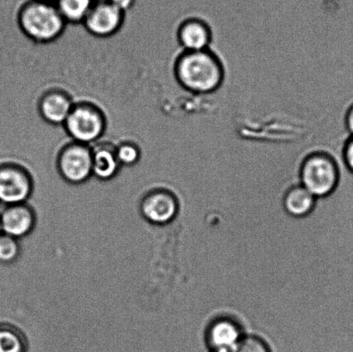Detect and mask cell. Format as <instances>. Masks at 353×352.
Segmentation results:
<instances>
[{
  "label": "cell",
  "mask_w": 353,
  "mask_h": 352,
  "mask_svg": "<svg viewBox=\"0 0 353 352\" xmlns=\"http://www.w3.org/2000/svg\"><path fill=\"white\" fill-rule=\"evenodd\" d=\"M174 72L182 87L197 94L216 92L224 79L221 62L209 50L183 52L176 59Z\"/></svg>",
  "instance_id": "1"
},
{
  "label": "cell",
  "mask_w": 353,
  "mask_h": 352,
  "mask_svg": "<svg viewBox=\"0 0 353 352\" xmlns=\"http://www.w3.org/2000/svg\"><path fill=\"white\" fill-rule=\"evenodd\" d=\"M21 31L38 43H50L64 32L67 23L53 3L27 0L17 15Z\"/></svg>",
  "instance_id": "2"
},
{
  "label": "cell",
  "mask_w": 353,
  "mask_h": 352,
  "mask_svg": "<svg viewBox=\"0 0 353 352\" xmlns=\"http://www.w3.org/2000/svg\"><path fill=\"white\" fill-rule=\"evenodd\" d=\"M299 178V184L317 199L333 194L341 179L337 162L323 152H316L304 158Z\"/></svg>",
  "instance_id": "3"
},
{
  "label": "cell",
  "mask_w": 353,
  "mask_h": 352,
  "mask_svg": "<svg viewBox=\"0 0 353 352\" xmlns=\"http://www.w3.org/2000/svg\"><path fill=\"white\" fill-rule=\"evenodd\" d=\"M63 126L72 141L90 146L103 136L106 120L98 107L82 102L74 105Z\"/></svg>",
  "instance_id": "4"
},
{
  "label": "cell",
  "mask_w": 353,
  "mask_h": 352,
  "mask_svg": "<svg viewBox=\"0 0 353 352\" xmlns=\"http://www.w3.org/2000/svg\"><path fill=\"white\" fill-rule=\"evenodd\" d=\"M62 178L72 184H81L92 175V148L72 141L65 145L57 158Z\"/></svg>",
  "instance_id": "5"
},
{
  "label": "cell",
  "mask_w": 353,
  "mask_h": 352,
  "mask_svg": "<svg viewBox=\"0 0 353 352\" xmlns=\"http://www.w3.org/2000/svg\"><path fill=\"white\" fill-rule=\"evenodd\" d=\"M124 19L125 12L110 0H94L83 24L92 36L105 38L119 32Z\"/></svg>",
  "instance_id": "6"
},
{
  "label": "cell",
  "mask_w": 353,
  "mask_h": 352,
  "mask_svg": "<svg viewBox=\"0 0 353 352\" xmlns=\"http://www.w3.org/2000/svg\"><path fill=\"white\" fill-rule=\"evenodd\" d=\"M32 191V180L21 165L7 162L0 165V200L10 205L23 203Z\"/></svg>",
  "instance_id": "7"
},
{
  "label": "cell",
  "mask_w": 353,
  "mask_h": 352,
  "mask_svg": "<svg viewBox=\"0 0 353 352\" xmlns=\"http://www.w3.org/2000/svg\"><path fill=\"white\" fill-rule=\"evenodd\" d=\"M245 335L243 327L234 317L220 315L213 319L204 333L207 350L233 351Z\"/></svg>",
  "instance_id": "8"
},
{
  "label": "cell",
  "mask_w": 353,
  "mask_h": 352,
  "mask_svg": "<svg viewBox=\"0 0 353 352\" xmlns=\"http://www.w3.org/2000/svg\"><path fill=\"white\" fill-rule=\"evenodd\" d=\"M179 210V200L174 193L157 191L148 194L141 205L143 216L150 222L165 224L174 220Z\"/></svg>",
  "instance_id": "9"
},
{
  "label": "cell",
  "mask_w": 353,
  "mask_h": 352,
  "mask_svg": "<svg viewBox=\"0 0 353 352\" xmlns=\"http://www.w3.org/2000/svg\"><path fill=\"white\" fill-rule=\"evenodd\" d=\"M74 106L68 93L60 90H51L41 96L38 110L45 122L52 125H64Z\"/></svg>",
  "instance_id": "10"
},
{
  "label": "cell",
  "mask_w": 353,
  "mask_h": 352,
  "mask_svg": "<svg viewBox=\"0 0 353 352\" xmlns=\"http://www.w3.org/2000/svg\"><path fill=\"white\" fill-rule=\"evenodd\" d=\"M178 39L185 51L209 50L212 39L210 28L203 20L192 17L180 24Z\"/></svg>",
  "instance_id": "11"
},
{
  "label": "cell",
  "mask_w": 353,
  "mask_h": 352,
  "mask_svg": "<svg viewBox=\"0 0 353 352\" xmlns=\"http://www.w3.org/2000/svg\"><path fill=\"white\" fill-rule=\"evenodd\" d=\"M2 231L14 238L22 237L33 229L34 216L29 207L23 203L10 205L0 217Z\"/></svg>",
  "instance_id": "12"
},
{
  "label": "cell",
  "mask_w": 353,
  "mask_h": 352,
  "mask_svg": "<svg viewBox=\"0 0 353 352\" xmlns=\"http://www.w3.org/2000/svg\"><path fill=\"white\" fill-rule=\"evenodd\" d=\"M92 148V175L101 180L115 177L122 165L117 156L116 147L100 144Z\"/></svg>",
  "instance_id": "13"
},
{
  "label": "cell",
  "mask_w": 353,
  "mask_h": 352,
  "mask_svg": "<svg viewBox=\"0 0 353 352\" xmlns=\"http://www.w3.org/2000/svg\"><path fill=\"white\" fill-rule=\"evenodd\" d=\"M317 198L303 186L296 185L290 187L283 196V208L289 216L303 218L310 216L316 208Z\"/></svg>",
  "instance_id": "14"
},
{
  "label": "cell",
  "mask_w": 353,
  "mask_h": 352,
  "mask_svg": "<svg viewBox=\"0 0 353 352\" xmlns=\"http://www.w3.org/2000/svg\"><path fill=\"white\" fill-rule=\"evenodd\" d=\"M93 2L94 0H57L55 6L67 24H83Z\"/></svg>",
  "instance_id": "15"
},
{
  "label": "cell",
  "mask_w": 353,
  "mask_h": 352,
  "mask_svg": "<svg viewBox=\"0 0 353 352\" xmlns=\"http://www.w3.org/2000/svg\"><path fill=\"white\" fill-rule=\"evenodd\" d=\"M117 156L121 165L131 167L138 163L141 158V150L137 144L126 141L116 147Z\"/></svg>",
  "instance_id": "16"
},
{
  "label": "cell",
  "mask_w": 353,
  "mask_h": 352,
  "mask_svg": "<svg viewBox=\"0 0 353 352\" xmlns=\"http://www.w3.org/2000/svg\"><path fill=\"white\" fill-rule=\"evenodd\" d=\"M26 346L19 333L0 329V352H24Z\"/></svg>",
  "instance_id": "17"
},
{
  "label": "cell",
  "mask_w": 353,
  "mask_h": 352,
  "mask_svg": "<svg viewBox=\"0 0 353 352\" xmlns=\"http://www.w3.org/2000/svg\"><path fill=\"white\" fill-rule=\"evenodd\" d=\"M233 352H272L271 346L261 337L245 335Z\"/></svg>",
  "instance_id": "18"
},
{
  "label": "cell",
  "mask_w": 353,
  "mask_h": 352,
  "mask_svg": "<svg viewBox=\"0 0 353 352\" xmlns=\"http://www.w3.org/2000/svg\"><path fill=\"white\" fill-rule=\"evenodd\" d=\"M19 245L15 238L7 236H0V261L10 263L19 254Z\"/></svg>",
  "instance_id": "19"
},
{
  "label": "cell",
  "mask_w": 353,
  "mask_h": 352,
  "mask_svg": "<svg viewBox=\"0 0 353 352\" xmlns=\"http://www.w3.org/2000/svg\"><path fill=\"white\" fill-rule=\"evenodd\" d=\"M343 160L347 170L353 175V137L348 139L345 144Z\"/></svg>",
  "instance_id": "20"
},
{
  "label": "cell",
  "mask_w": 353,
  "mask_h": 352,
  "mask_svg": "<svg viewBox=\"0 0 353 352\" xmlns=\"http://www.w3.org/2000/svg\"><path fill=\"white\" fill-rule=\"evenodd\" d=\"M110 1L126 13L128 10L136 6L137 0H110Z\"/></svg>",
  "instance_id": "21"
},
{
  "label": "cell",
  "mask_w": 353,
  "mask_h": 352,
  "mask_svg": "<svg viewBox=\"0 0 353 352\" xmlns=\"http://www.w3.org/2000/svg\"><path fill=\"white\" fill-rule=\"evenodd\" d=\"M345 123L349 134H351V137H353V105L347 110Z\"/></svg>",
  "instance_id": "22"
},
{
  "label": "cell",
  "mask_w": 353,
  "mask_h": 352,
  "mask_svg": "<svg viewBox=\"0 0 353 352\" xmlns=\"http://www.w3.org/2000/svg\"><path fill=\"white\" fill-rule=\"evenodd\" d=\"M206 352H233V351H228V350H221V349H214V350H209Z\"/></svg>",
  "instance_id": "23"
},
{
  "label": "cell",
  "mask_w": 353,
  "mask_h": 352,
  "mask_svg": "<svg viewBox=\"0 0 353 352\" xmlns=\"http://www.w3.org/2000/svg\"><path fill=\"white\" fill-rule=\"evenodd\" d=\"M41 1H45V2L55 3H57V0H41Z\"/></svg>",
  "instance_id": "24"
},
{
  "label": "cell",
  "mask_w": 353,
  "mask_h": 352,
  "mask_svg": "<svg viewBox=\"0 0 353 352\" xmlns=\"http://www.w3.org/2000/svg\"><path fill=\"white\" fill-rule=\"evenodd\" d=\"M2 227H1V223H0V233H1Z\"/></svg>",
  "instance_id": "25"
}]
</instances>
